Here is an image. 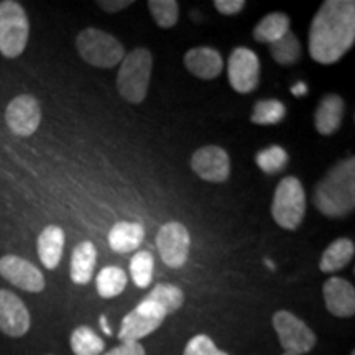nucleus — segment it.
I'll return each mask as SVG.
<instances>
[{
    "label": "nucleus",
    "mask_w": 355,
    "mask_h": 355,
    "mask_svg": "<svg viewBox=\"0 0 355 355\" xmlns=\"http://www.w3.org/2000/svg\"><path fill=\"white\" fill-rule=\"evenodd\" d=\"M132 3H133L132 0H101V2H97V6H99L104 12L115 13V12L123 10V8L130 7Z\"/></svg>",
    "instance_id": "72a5a7b5"
},
{
    "label": "nucleus",
    "mask_w": 355,
    "mask_h": 355,
    "mask_svg": "<svg viewBox=\"0 0 355 355\" xmlns=\"http://www.w3.org/2000/svg\"><path fill=\"white\" fill-rule=\"evenodd\" d=\"M308 42L316 63H337L355 42L354 0H326L311 21Z\"/></svg>",
    "instance_id": "f257e3e1"
},
{
    "label": "nucleus",
    "mask_w": 355,
    "mask_h": 355,
    "mask_svg": "<svg viewBox=\"0 0 355 355\" xmlns=\"http://www.w3.org/2000/svg\"><path fill=\"white\" fill-rule=\"evenodd\" d=\"M227 76L234 91L248 94L255 91L260 83V60L257 53L245 46H239L230 53Z\"/></svg>",
    "instance_id": "1a4fd4ad"
},
{
    "label": "nucleus",
    "mask_w": 355,
    "mask_h": 355,
    "mask_svg": "<svg viewBox=\"0 0 355 355\" xmlns=\"http://www.w3.org/2000/svg\"><path fill=\"white\" fill-rule=\"evenodd\" d=\"M273 327L285 352L296 355L308 354L316 345V334L309 329L308 324L291 314L290 311L282 309L275 313Z\"/></svg>",
    "instance_id": "6e6552de"
},
{
    "label": "nucleus",
    "mask_w": 355,
    "mask_h": 355,
    "mask_svg": "<svg viewBox=\"0 0 355 355\" xmlns=\"http://www.w3.org/2000/svg\"><path fill=\"white\" fill-rule=\"evenodd\" d=\"M74 355H101L105 344L89 326H79L73 331L69 339Z\"/></svg>",
    "instance_id": "b1692460"
},
{
    "label": "nucleus",
    "mask_w": 355,
    "mask_h": 355,
    "mask_svg": "<svg viewBox=\"0 0 355 355\" xmlns=\"http://www.w3.org/2000/svg\"><path fill=\"white\" fill-rule=\"evenodd\" d=\"M291 92H293V94H295V96H298V97H301V96H304V94H306V92H308V87H306L303 83H298V84H296V86H295V87H293V89H291Z\"/></svg>",
    "instance_id": "f704fd0d"
},
{
    "label": "nucleus",
    "mask_w": 355,
    "mask_h": 355,
    "mask_svg": "<svg viewBox=\"0 0 355 355\" xmlns=\"http://www.w3.org/2000/svg\"><path fill=\"white\" fill-rule=\"evenodd\" d=\"M191 168L204 181L224 183L230 176V158L220 146H202L191 157Z\"/></svg>",
    "instance_id": "f8f14e48"
},
{
    "label": "nucleus",
    "mask_w": 355,
    "mask_h": 355,
    "mask_svg": "<svg viewBox=\"0 0 355 355\" xmlns=\"http://www.w3.org/2000/svg\"><path fill=\"white\" fill-rule=\"evenodd\" d=\"M99 321H101V327H102V331H104L105 334H107V336L112 334V331H110V327L107 326V319H105V316H101Z\"/></svg>",
    "instance_id": "c9c22d12"
},
{
    "label": "nucleus",
    "mask_w": 355,
    "mask_h": 355,
    "mask_svg": "<svg viewBox=\"0 0 355 355\" xmlns=\"http://www.w3.org/2000/svg\"><path fill=\"white\" fill-rule=\"evenodd\" d=\"M6 121L10 130L19 137H30L38 130L42 122V107L33 96H17L7 105Z\"/></svg>",
    "instance_id": "9b49d317"
},
{
    "label": "nucleus",
    "mask_w": 355,
    "mask_h": 355,
    "mask_svg": "<svg viewBox=\"0 0 355 355\" xmlns=\"http://www.w3.org/2000/svg\"><path fill=\"white\" fill-rule=\"evenodd\" d=\"M97 250L92 242H81L71 255V279L76 285H87L96 268Z\"/></svg>",
    "instance_id": "aec40b11"
},
{
    "label": "nucleus",
    "mask_w": 355,
    "mask_h": 355,
    "mask_svg": "<svg viewBox=\"0 0 355 355\" xmlns=\"http://www.w3.org/2000/svg\"><path fill=\"white\" fill-rule=\"evenodd\" d=\"M326 308L332 316L352 318L355 314V290L347 279L332 277L322 286Z\"/></svg>",
    "instance_id": "2eb2a0df"
},
{
    "label": "nucleus",
    "mask_w": 355,
    "mask_h": 355,
    "mask_svg": "<svg viewBox=\"0 0 355 355\" xmlns=\"http://www.w3.org/2000/svg\"><path fill=\"white\" fill-rule=\"evenodd\" d=\"M355 245L350 239H337L322 252L319 268L324 273H334L343 270L354 259Z\"/></svg>",
    "instance_id": "412c9836"
},
{
    "label": "nucleus",
    "mask_w": 355,
    "mask_h": 355,
    "mask_svg": "<svg viewBox=\"0 0 355 355\" xmlns=\"http://www.w3.org/2000/svg\"><path fill=\"white\" fill-rule=\"evenodd\" d=\"M166 316L168 314L162 306L144 298L135 309L123 318L119 339L121 343H139L140 339L157 331Z\"/></svg>",
    "instance_id": "0eeeda50"
},
{
    "label": "nucleus",
    "mask_w": 355,
    "mask_h": 355,
    "mask_svg": "<svg viewBox=\"0 0 355 355\" xmlns=\"http://www.w3.org/2000/svg\"><path fill=\"white\" fill-rule=\"evenodd\" d=\"M146 300L153 301L158 306H162L165 309L166 314L175 313L183 306L184 303V293L181 291V288L175 285H168V283H159L152 290Z\"/></svg>",
    "instance_id": "bb28decb"
},
{
    "label": "nucleus",
    "mask_w": 355,
    "mask_h": 355,
    "mask_svg": "<svg viewBox=\"0 0 355 355\" xmlns=\"http://www.w3.org/2000/svg\"><path fill=\"white\" fill-rule=\"evenodd\" d=\"M104 355H146L145 347L140 343H122Z\"/></svg>",
    "instance_id": "2f4dec72"
},
{
    "label": "nucleus",
    "mask_w": 355,
    "mask_h": 355,
    "mask_svg": "<svg viewBox=\"0 0 355 355\" xmlns=\"http://www.w3.org/2000/svg\"><path fill=\"white\" fill-rule=\"evenodd\" d=\"M0 277L24 291L40 293L44 290L43 273L28 260L17 255H6L0 259Z\"/></svg>",
    "instance_id": "ddd939ff"
},
{
    "label": "nucleus",
    "mask_w": 355,
    "mask_h": 355,
    "mask_svg": "<svg viewBox=\"0 0 355 355\" xmlns=\"http://www.w3.org/2000/svg\"><path fill=\"white\" fill-rule=\"evenodd\" d=\"M30 37V21L19 2H0V53L6 58L20 56Z\"/></svg>",
    "instance_id": "423d86ee"
},
{
    "label": "nucleus",
    "mask_w": 355,
    "mask_h": 355,
    "mask_svg": "<svg viewBox=\"0 0 355 355\" xmlns=\"http://www.w3.org/2000/svg\"><path fill=\"white\" fill-rule=\"evenodd\" d=\"M32 318L24 301L15 293L0 290V331L6 336L21 337L30 329Z\"/></svg>",
    "instance_id": "4468645a"
},
{
    "label": "nucleus",
    "mask_w": 355,
    "mask_h": 355,
    "mask_svg": "<svg viewBox=\"0 0 355 355\" xmlns=\"http://www.w3.org/2000/svg\"><path fill=\"white\" fill-rule=\"evenodd\" d=\"M285 115L286 107L283 102L277 99H266L255 102L250 121L255 125H277L285 119Z\"/></svg>",
    "instance_id": "a878e982"
},
{
    "label": "nucleus",
    "mask_w": 355,
    "mask_h": 355,
    "mask_svg": "<svg viewBox=\"0 0 355 355\" xmlns=\"http://www.w3.org/2000/svg\"><path fill=\"white\" fill-rule=\"evenodd\" d=\"M191 239L181 222H168L158 230L157 247L162 260L171 268H181L188 260Z\"/></svg>",
    "instance_id": "9d476101"
},
{
    "label": "nucleus",
    "mask_w": 355,
    "mask_h": 355,
    "mask_svg": "<svg viewBox=\"0 0 355 355\" xmlns=\"http://www.w3.org/2000/svg\"><path fill=\"white\" fill-rule=\"evenodd\" d=\"M127 275L119 266H104L96 278V288L102 298H115L125 290Z\"/></svg>",
    "instance_id": "5701e85b"
},
{
    "label": "nucleus",
    "mask_w": 355,
    "mask_h": 355,
    "mask_svg": "<svg viewBox=\"0 0 355 355\" xmlns=\"http://www.w3.org/2000/svg\"><path fill=\"white\" fill-rule=\"evenodd\" d=\"M306 214V193L298 178L286 176L279 181L272 202V216L282 229L300 227Z\"/></svg>",
    "instance_id": "20e7f679"
},
{
    "label": "nucleus",
    "mask_w": 355,
    "mask_h": 355,
    "mask_svg": "<svg viewBox=\"0 0 355 355\" xmlns=\"http://www.w3.org/2000/svg\"><path fill=\"white\" fill-rule=\"evenodd\" d=\"M316 209L331 219L350 214L355 207V158L337 163L316 184L313 194Z\"/></svg>",
    "instance_id": "f03ea898"
},
{
    "label": "nucleus",
    "mask_w": 355,
    "mask_h": 355,
    "mask_svg": "<svg viewBox=\"0 0 355 355\" xmlns=\"http://www.w3.org/2000/svg\"><path fill=\"white\" fill-rule=\"evenodd\" d=\"M214 7L217 12L224 13V15H235V13L243 10L245 2L243 0H216Z\"/></svg>",
    "instance_id": "473e14b6"
},
{
    "label": "nucleus",
    "mask_w": 355,
    "mask_h": 355,
    "mask_svg": "<svg viewBox=\"0 0 355 355\" xmlns=\"http://www.w3.org/2000/svg\"><path fill=\"white\" fill-rule=\"evenodd\" d=\"M76 48L79 56L96 68H114L121 64L125 56L123 44L117 38L97 28H86L79 32Z\"/></svg>",
    "instance_id": "39448f33"
},
{
    "label": "nucleus",
    "mask_w": 355,
    "mask_h": 355,
    "mask_svg": "<svg viewBox=\"0 0 355 355\" xmlns=\"http://www.w3.org/2000/svg\"><path fill=\"white\" fill-rule=\"evenodd\" d=\"M148 10L162 28H173L180 19V6L176 0H150Z\"/></svg>",
    "instance_id": "c756f323"
},
{
    "label": "nucleus",
    "mask_w": 355,
    "mask_h": 355,
    "mask_svg": "<svg viewBox=\"0 0 355 355\" xmlns=\"http://www.w3.org/2000/svg\"><path fill=\"white\" fill-rule=\"evenodd\" d=\"M155 260L150 252L141 250L135 254L130 260V275L133 283L139 288H146L152 283Z\"/></svg>",
    "instance_id": "c85d7f7f"
},
{
    "label": "nucleus",
    "mask_w": 355,
    "mask_h": 355,
    "mask_svg": "<svg viewBox=\"0 0 355 355\" xmlns=\"http://www.w3.org/2000/svg\"><path fill=\"white\" fill-rule=\"evenodd\" d=\"M152 68L153 58L146 48H135L123 56L117 74V89L122 99L132 104H140L145 101Z\"/></svg>",
    "instance_id": "7ed1b4c3"
},
{
    "label": "nucleus",
    "mask_w": 355,
    "mask_h": 355,
    "mask_svg": "<svg viewBox=\"0 0 355 355\" xmlns=\"http://www.w3.org/2000/svg\"><path fill=\"white\" fill-rule=\"evenodd\" d=\"M283 355H296V354H291V352H283Z\"/></svg>",
    "instance_id": "e433bc0d"
},
{
    "label": "nucleus",
    "mask_w": 355,
    "mask_h": 355,
    "mask_svg": "<svg viewBox=\"0 0 355 355\" xmlns=\"http://www.w3.org/2000/svg\"><path fill=\"white\" fill-rule=\"evenodd\" d=\"M184 355H229L217 349V345L212 343L209 336H194L193 339L186 344Z\"/></svg>",
    "instance_id": "7c9ffc66"
},
{
    "label": "nucleus",
    "mask_w": 355,
    "mask_h": 355,
    "mask_svg": "<svg viewBox=\"0 0 355 355\" xmlns=\"http://www.w3.org/2000/svg\"><path fill=\"white\" fill-rule=\"evenodd\" d=\"M270 53H272L273 60L282 66H291L298 63L301 60V43L296 38V35L288 32L285 37H282L278 42L270 44Z\"/></svg>",
    "instance_id": "393cba45"
},
{
    "label": "nucleus",
    "mask_w": 355,
    "mask_h": 355,
    "mask_svg": "<svg viewBox=\"0 0 355 355\" xmlns=\"http://www.w3.org/2000/svg\"><path fill=\"white\" fill-rule=\"evenodd\" d=\"M255 162L260 170L266 173V175H277V173L285 170L288 163V153L282 146L273 145L257 153Z\"/></svg>",
    "instance_id": "cd10ccee"
},
{
    "label": "nucleus",
    "mask_w": 355,
    "mask_h": 355,
    "mask_svg": "<svg viewBox=\"0 0 355 355\" xmlns=\"http://www.w3.org/2000/svg\"><path fill=\"white\" fill-rule=\"evenodd\" d=\"M184 66L199 79H214L224 69V60L214 48L196 46L184 55Z\"/></svg>",
    "instance_id": "dca6fc26"
},
{
    "label": "nucleus",
    "mask_w": 355,
    "mask_h": 355,
    "mask_svg": "<svg viewBox=\"0 0 355 355\" xmlns=\"http://www.w3.org/2000/svg\"><path fill=\"white\" fill-rule=\"evenodd\" d=\"M290 17L286 13L273 12L265 15L254 28V38L259 43L272 44L290 32Z\"/></svg>",
    "instance_id": "4be33fe9"
},
{
    "label": "nucleus",
    "mask_w": 355,
    "mask_h": 355,
    "mask_svg": "<svg viewBox=\"0 0 355 355\" xmlns=\"http://www.w3.org/2000/svg\"><path fill=\"white\" fill-rule=\"evenodd\" d=\"M345 114V102L340 96L327 94L319 101L314 112V125L321 135H332L340 128Z\"/></svg>",
    "instance_id": "f3484780"
},
{
    "label": "nucleus",
    "mask_w": 355,
    "mask_h": 355,
    "mask_svg": "<svg viewBox=\"0 0 355 355\" xmlns=\"http://www.w3.org/2000/svg\"><path fill=\"white\" fill-rule=\"evenodd\" d=\"M64 248V232L58 225H48L38 237V255L48 270L60 265Z\"/></svg>",
    "instance_id": "6ab92c4d"
},
{
    "label": "nucleus",
    "mask_w": 355,
    "mask_h": 355,
    "mask_svg": "<svg viewBox=\"0 0 355 355\" xmlns=\"http://www.w3.org/2000/svg\"><path fill=\"white\" fill-rule=\"evenodd\" d=\"M145 239V229L139 222H117L109 232V247L117 254L137 250Z\"/></svg>",
    "instance_id": "a211bd4d"
}]
</instances>
